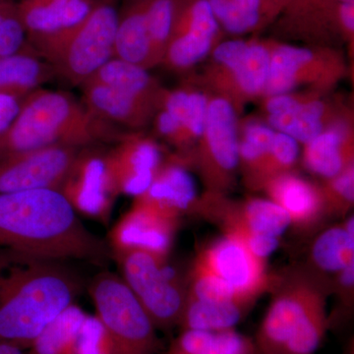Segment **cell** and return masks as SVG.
I'll use <instances>...</instances> for the list:
<instances>
[{"label": "cell", "instance_id": "1", "mask_svg": "<svg viewBox=\"0 0 354 354\" xmlns=\"http://www.w3.org/2000/svg\"><path fill=\"white\" fill-rule=\"evenodd\" d=\"M0 243L38 260L104 263L108 245L79 220L59 190L0 194Z\"/></svg>", "mask_w": 354, "mask_h": 354}, {"label": "cell", "instance_id": "2", "mask_svg": "<svg viewBox=\"0 0 354 354\" xmlns=\"http://www.w3.org/2000/svg\"><path fill=\"white\" fill-rule=\"evenodd\" d=\"M122 136L73 95L39 88L25 97L12 127L0 138V158L50 146L84 149Z\"/></svg>", "mask_w": 354, "mask_h": 354}, {"label": "cell", "instance_id": "3", "mask_svg": "<svg viewBox=\"0 0 354 354\" xmlns=\"http://www.w3.org/2000/svg\"><path fill=\"white\" fill-rule=\"evenodd\" d=\"M80 291L79 279L51 261H37L0 279V342L29 349Z\"/></svg>", "mask_w": 354, "mask_h": 354}, {"label": "cell", "instance_id": "4", "mask_svg": "<svg viewBox=\"0 0 354 354\" xmlns=\"http://www.w3.org/2000/svg\"><path fill=\"white\" fill-rule=\"evenodd\" d=\"M327 291L316 272H293L279 281L256 335L259 354H315L330 326Z\"/></svg>", "mask_w": 354, "mask_h": 354}, {"label": "cell", "instance_id": "5", "mask_svg": "<svg viewBox=\"0 0 354 354\" xmlns=\"http://www.w3.org/2000/svg\"><path fill=\"white\" fill-rule=\"evenodd\" d=\"M209 57L201 76L209 92L230 102L239 114L261 99L269 74L270 39H223Z\"/></svg>", "mask_w": 354, "mask_h": 354}, {"label": "cell", "instance_id": "6", "mask_svg": "<svg viewBox=\"0 0 354 354\" xmlns=\"http://www.w3.org/2000/svg\"><path fill=\"white\" fill-rule=\"evenodd\" d=\"M90 295L95 316L111 335L115 354L157 353V328L122 279L101 272L91 283Z\"/></svg>", "mask_w": 354, "mask_h": 354}, {"label": "cell", "instance_id": "7", "mask_svg": "<svg viewBox=\"0 0 354 354\" xmlns=\"http://www.w3.org/2000/svg\"><path fill=\"white\" fill-rule=\"evenodd\" d=\"M239 113L223 97L209 95L201 137L191 157L206 188L207 196H225L239 169Z\"/></svg>", "mask_w": 354, "mask_h": 354}, {"label": "cell", "instance_id": "8", "mask_svg": "<svg viewBox=\"0 0 354 354\" xmlns=\"http://www.w3.org/2000/svg\"><path fill=\"white\" fill-rule=\"evenodd\" d=\"M271 58L262 97L306 87L328 93L346 76L344 55L335 46H297L270 39Z\"/></svg>", "mask_w": 354, "mask_h": 354}, {"label": "cell", "instance_id": "9", "mask_svg": "<svg viewBox=\"0 0 354 354\" xmlns=\"http://www.w3.org/2000/svg\"><path fill=\"white\" fill-rule=\"evenodd\" d=\"M123 281L147 312L157 329L180 324L187 292L176 272L167 266V257L144 250L115 255Z\"/></svg>", "mask_w": 354, "mask_h": 354}, {"label": "cell", "instance_id": "10", "mask_svg": "<svg viewBox=\"0 0 354 354\" xmlns=\"http://www.w3.org/2000/svg\"><path fill=\"white\" fill-rule=\"evenodd\" d=\"M118 16L111 2L97 0L87 19L48 60L55 76L82 86L114 57Z\"/></svg>", "mask_w": 354, "mask_h": 354}, {"label": "cell", "instance_id": "11", "mask_svg": "<svg viewBox=\"0 0 354 354\" xmlns=\"http://www.w3.org/2000/svg\"><path fill=\"white\" fill-rule=\"evenodd\" d=\"M97 0H20L18 14L29 46L46 60L87 19Z\"/></svg>", "mask_w": 354, "mask_h": 354}, {"label": "cell", "instance_id": "12", "mask_svg": "<svg viewBox=\"0 0 354 354\" xmlns=\"http://www.w3.org/2000/svg\"><path fill=\"white\" fill-rule=\"evenodd\" d=\"M80 149L50 146L0 158V194L59 190Z\"/></svg>", "mask_w": 354, "mask_h": 354}, {"label": "cell", "instance_id": "13", "mask_svg": "<svg viewBox=\"0 0 354 354\" xmlns=\"http://www.w3.org/2000/svg\"><path fill=\"white\" fill-rule=\"evenodd\" d=\"M197 260L250 304L277 283L268 274L265 261L255 257L234 234H225L200 253Z\"/></svg>", "mask_w": 354, "mask_h": 354}, {"label": "cell", "instance_id": "14", "mask_svg": "<svg viewBox=\"0 0 354 354\" xmlns=\"http://www.w3.org/2000/svg\"><path fill=\"white\" fill-rule=\"evenodd\" d=\"M106 156V153L90 147L79 151L59 191L76 212L106 221L118 195L109 176Z\"/></svg>", "mask_w": 354, "mask_h": 354}, {"label": "cell", "instance_id": "15", "mask_svg": "<svg viewBox=\"0 0 354 354\" xmlns=\"http://www.w3.org/2000/svg\"><path fill=\"white\" fill-rule=\"evenodd\" d=\"M106 158L118 195L134 197L148 190L164 162L157 142L140 134L123 135Z\"/></svg>", "mask_w": 354, "mask_h": 354}, {"label": "cell", "instance_id": "16", "mask_svg": "<svg viewBox=\"0 0 354 354\" xmlns=\"http://www.w3.org/2000/svg\"><path fill=\"white\" fill-rule=\"evenodd\" d=\"M178 221L167 218L135 198L131 208L109 232L114 255L130 250H144L167 257Z\"/></svg>", "mask_w": 354, "mask_h": 354}, {"label": "cell", "instance_id": "17", "mask_svg": "<svg viewBox=\"0 0 354 354\" xmlns=\"http://www.w3.org/2000/svg\"><path fill=\"white\" fill-rule=\"evenodd\" d=\"M337 6L335 0H291L274 22L276 32L310 46H335L342 41L335 26Z\"/></svg>", "mask_w": 354, "mask_h": 354}, {"label": "cell", "instance_id": "18", "mask_svg": "<svg viewBox=\"0 0 354 354\" xmlns=\"http://www.w3.org/2000/svg\"><path fill=\"white\" fill-rule=\"evenodd\" d=\"M325 95L317 92L290 111L264 116V121L274 131L304 145L339 121L353 118L349 109L327 100Z\"/></svg>", "mask_w": 354, "mask_h": 354}, {"label": "cell", "instance_id": "19", "mask_svg": "<svg viewBox=\"0 0 354 354\" xmlns=\"http://www.w3.org/2000/svg\"><path fill=\"white\" fill-rule=\"evenodd\" d=\"M183 158L162 162L150 187L138 198L167 218L179 221L198 207L196 184Z\"/></svg>", "mask_w": 354, "mask_h": 354}, {"label": "cell", "instance_id": "20", "mask_svg": "<svg viewBox=\"0 0 354 354\" xmlns=\"http://www.w3.org/2000/svg\"><path fill=\"white\" fill-rule=\"evenodd\" d=\"M262 190L270 200L285 209L291 225L300 230H310L327 215L320 185L293 171L274 177Z\"/></svg>", "mask_w": 354, "mask_h": 354}, {"label": "cell", "instance_id": "21", "mask_svg": "<svg viewBox=\"0 0 354 354\" xmlns=\"http://www.w3.org/2000/svg\"><path fill=\"white\" fill-rule=\"evenodd\" d=\"M81 87L85 106L114 127L142 129L152 122L157 111L155 104L102 84L88 81Z\"/></svg>", "mask_w": 354, "mask_h": 354}, {"label": "cell", "instance_id": "22", "mask_svg": "<svg viewBox=\"0 0 354 354\" xmlns=\"http://www.w3.org/2000/svg\"><path fill=\"white\" fill-rule=\"evenodd\" d=\"M353 118L334 127L304 144L302 162L312 174L330 178L354 165Z\"/></svg>", "mask_w": 354, "mask_h": 354}, {"label": "cell", "instance_id": "23", "mask_svg": "<svg viewBox=\"0 0 354 354\" xmlns=\"http://www.w3.org/2000/svg\"><path fill=\"white\" fill-rule=\"evenodd\" d=\"M149 0H133L118 16L114 57L146 69L153 67L152 48L147 26Z\"/></svg>", "mask_w": 354, "mask_h": 354}, {"label": "cell", "instance_id": "24", "mask_svg": "<svg viewBox=\"0 0 354 354\" xmlns=\"http://www.w3.org/2000/svg\"><path fill=\"white\" fill-rule=\"evenodd\" d=\"M55 76L50 64L31 46L10 57H0V93L26 97Z\"/></svg>", "mask_w": 354, "mask_h": 354}, {"label": "cell", "instance_id": "25", "mask_svg": "<svg viewBox=\"0 0 354 354\" xmlns=\"http://www.w3.org/2000/svg\"><path fill=\"white\" fill-rule=\"evenodd\" d=\"M88 81L134 95L155 104L157 109L165 91L157 79L149 73L148 69L116 57L109 60Z\"/></svg>", "mask_w": 354, "mask_h": 354}, {"label": "cell", "instance_id": "26", "mask_svg": "<svg viewBox=\"0 0 354 354\" xmlns=\"http://www.w3.org/2000/svg\"><path fill=\"white\" fill-rule=\"evenodd\" d=\"M169 354H259L255 341L234 329L183 330Z\"/></svg>", "mask_w": 354, "mask_h": 354}, {"label": "cell", "instance_id": "27", "mask_svg": "<svg viewBox=\"0 0 354 354\" xmlns=\"http://www.w3.org/2000/svg\"><path fill=\"white\" fill-rule=\"evenodd\" d=\"M353 216L344 225L321 232L312 244L310 260L317 271L334 274L354 263Z\"/></svg>", "mask_w": 354, "mask_h": 354}, {"label": "cell", "instance_id": "28", "mask_svg": "<svg viewBox=\"0 0 354 354\" xmlns=\"http://www.w3.org/2000/svg\"><path fill=\"white\" fill-rule=\"evenodd\" d=\"M212 11L223 32L245 36L272 24L265 0H209Z\"/></svg>", "mask_w": 354, "mask_h": 354}, {"label": "cell", "instance_id": "29", "mask_svg": "<svg viewBox=\"0 0 354 354\" xmlns=\"http://www.w3.org/2000/svg\"><path fill=\"white\" fill-rule=\"evenodd\" d=\"M251 304L239 301L186 300L179 325L183 330H223L234 329L243 320Z\"/></svg>", "mask_w": 354, "mask_h": 354}, {"label": "cell", "instance_id": "30", "mask_svg": "<svg viewBox=\"0 0 354 354\" xmlns=\"http://www.w3.org/2000/svg\"><path fill=\"white\" fill-rule=\"evenodd\" d=\"M223 35L225 32L216 22L209 0H174L169 39L178 36H199L223 41Z\"/></svg>", "mask_w": 354, "mask_h": 354}, {"label": "cell", "instance_id": "31", "mask_svg": "<svg viewBox=\"0 0 354 354\" xmlns=\"http://www.w3.org/2000/svg\"><path fill=\"white\" fill-rule=\"evenodd\" d=\"M274 134L276 131L264 120H239V169L243 172L246 185L252 180L267 157Z\"/></svg>", "mask_w": 354, "mask_h": 354}, {"label": "cell", "instance_id": "32", "mask_svg": "<svg viewBox=\"0 0 354 354\" xmlns=\"http://www.w3.org/2000/svg\"><path fill=\"white\" fill-rule=\"evenodd\" d=\"M87 314L72 304L37 337L28 354H68Z\"/></svg>", "mask_w": 354, "mask_h": 354}, {"label": "cell", "instance_id": "33", "mask_svg": "<svg viewBox=\"0 0 354 354\" xmlns=\"http://www.w3.org/2000/svg\"><path fill=\"white\" fill-rule=\"evenodd\" d=\"M299 158V143L295 139L276 131L271 148L248 187L262 190L266 183L274 177L293 171Z\"/></svg>", "mask_w": 354, "mask_h": 354}, {"label": "cell", "instance_id": "34", "mask_svg": "<svg viewBox=\"0 0 354 354\" xmlns=\"http://www.w3.org/2000/svg\"><path fill=\"white\" fill-rule=\"evenodd\" d=\"M187 300L200 301H239L251 304L242 299L225 281L218 278L196 259L190 274Z\"/></svg>", "mask_w": 354, "mask_h": 354}, {"label": "cell", "instance_id": "35", "mask_svg": "<svg viewBox=\"0 0 354 354\" xmlns=\"http://www.w3.org/2000/svg\"><path fill=\"white\" fill-rule=\"evenodd\" d=\"M174 0H149L147 26L152 48L153 67L162 64L171 37Z\"/></svg>", "mask_w": 354, "mask_h": 354}, {"label": "cell", "instance_id": "36", "mask_svg": "<svg viewBox=\"0 0 354 354\" xmlns=\"http://www.w3.org/2000/svg\"><path fill=\"white\" fill-rule=\"evenodd\" d=\"M29 46L17 3L0 0V57L16 55Z\"/></svg>", "mask_w": 354, "mask_h": 354}, {"label": "cell", "instance_id": "37", "mask_svg": "<svg viewBox=\"0 0 354 354\" xmlns=\"http://www.w3.org/2000/svg\"><path fill=\"white\" fill-rule=\"evenodd\" d=\"M320 188L326 214L342 216L348 213L354 201V165L337 176L324 179Z\"/></svg>", "mask_w": 354, "mask_h": 354}, {"label": "cell", "instance_id": "38", "mask_svg": "<svg viewBox=\"0 0 354 354\" xmlns=\"http://www.w3.org/2000/svg\"><path fill=\"white\" fill-rule=\"evenodd\" d=\"M68 354H115L113 339L97 316H86Z\"/></svg>", "mask_w": 354, "mask_h": 354}, {"label": "cell", "instance_id": "39", "mask_svg": "<svg viewBox=\"0 0 354 354\" xmlns=\"http://www.w3.org/2000/svg\"><path fill=\"white\" fill-rule=\"evenodd\" d=\"M234 234L241 239L245 244L248 250L258 259L266 261L279 248L281 241L279 237L269 236V235L253 234L249 232H225Z\"/></svg>", "mask_w": 354, "mask_h": 354}, {"label": "cell", "instance_id": "40", "mask_svg": "<svg viewBox=\"0 0 354 354\" xmlns=\"http://www.w3.org/2000/svg\"><path fill=\"white\" fill-rule=\"evenodd\" d=\"M335 25L342 43L348 44L353 51L354 1L337 3L335 9Z\"/></svg>", "mask_w": 354, "mask_h": 354}, {"label": "cell", "instance_id": "41", "mask_svg": "<svg viewBox=\"0 0 354 354\" xmlns=\"http://www.w3.org/2000/svg\"><path fill=\"white\" fill-rule=\"evenodd\" d=\"M26 97L0 93V138L12 127Z\"/></svg>", "mask_w": 354, "mask_h": 354}, {"label": "cell", "instance_id": "42", "mask_svg": "<svg viewBox=\"0 0 354 354\" xmlns=\"http://www.w3.org/2000/svg\"><path fill=\"white\" fill-rule=\"evenodd\" d=\"M335 278V285L337 291H339L342 298L348 299V304H351V295L353 293L354 283V263L349 264L341 272H337Z\"/></svg>", "mask_w": 354, "mask_h": 354}, {"label": "cell", "instance_id": "43", "mask_svg": "<svg viewBox=\"0 0 354 354\" xmlns=\"http://www.w3.org/2000/svg\"><path fill=\"white\" fill-rule=\"evenodd\" d=\"M290 1L291 0H265L274 22Z\"/></svg>", "mask_w": 354, "mask_h": 354}, {"label": "cell", "instance_id": "44", "mask_svg": "<svg viewBox=\"0 0 354 354\" xmlns=\"http://www.w3.org/2000/svg\"><path fill=\"white\" fill-rule=\"evenodd\" d=\"M0 354H26L24 351L12 344L0 342Z\"/></svg>", "mask_w": 354, "mask_h": 354}, {"label": "cell", "instance_id": "45", "mask_svg": "<svg viewBox=\"0 0 354 354\" xmlns=\"http://www.w3.org/2000/svg\"><path fill=\"white\" fill-rule=\"evenodd\" d=\"M335 2H337V3H341V2H351L354 1V0H335Z\"/></svg>", "mask_w": 354, "mask_h": 354}]
</instances>
